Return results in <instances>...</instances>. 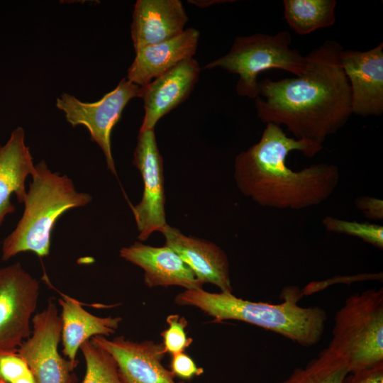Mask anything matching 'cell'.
Masks as SVG:
<instances>
[{"label": "cell", "mask_w": 383, "mask_h": 383, "mask_svg": "<svg viewBox=\"0 0 383 383\" xmlns=\"http://www.w3.org/2000/svg\"><path fill=\"white\" fill-rule=\"evenodd\" d=\"M199 38L197 30L187 28L175 38L140 48L135 52L126 79L141 87L146 86L179 63L192 58Z\"/></svg>", "instance_id": "17"}, {"label": "cell", "mask_w": 383, "mask_h": 383, "mask_svg": "<svg viewBox=\"0 0 383 383\" xmlns=\"http://www.w3.org/2000/svg\"><path fill=\"white\" fill-rule=\"evenodd\" d=\"M291 43V35L286 30L275 35L256 33L238 36L226 55L204 68L220 67L238 74V94L255 99L259 95L257 76L260 72L279 69L299 76L304 72L307 57L292 49Z\"/></svg>", "instance_id": "6"}, {"label": "cell", "mask_w": 383, "mask_h": 383, "mask_svg": "<svg viewBox=\"0 0 383 383\" xmlns=\"http://www.w3.org/2000/svg\"><path fill=\"white\" fill-rule=\"evenodd\" d=\"M166 322L168 326L160 333L166 353L184 352L193 342V339L187 335V320L178 314H171L167 317Z\"/></svg>", "instance_id": "24"}, {"label": "cell", "mask_w": 383, "mask_h": 383, "mask_svg": "<svg viewBox=\"0 0 383 383\" xmlns=\"http://www.w3.org/2000/svg\"><path fill=\"white\" fill-rule=\"evenodd\" d=\"M165 245L172 249L203 284L210 283L221 292H233L226 252L215 243L184 235L167 225L161 232Z\"/></svg>", "instance_id": "13"}, {"label": "cell", "mask_w": 383, "mask_h": 383, "mask_svg": "<svg viewBox=\"0 0 383 383\" xmlns=\"http://www.w3.org/2000/svg\"><path fill=\"white\" fill-rule=\"evenodd\" d=\"M335 0H284V17L299 35L331 26L335 22Z\"/></svg>", "instance_id": "20"}, {"label": "cell", "mask_w": 383, "mask_h": 383, "mask_svg": "<svg viewBox=\"0 0 383 383\" xmlns=\"http://www.w3.org/2000/svg\"><path fill=\"white\" fill-rule=\"evenodd\" d=\"M170 370L175 377L182 380H190L204 372V369L198 367L194 360L184 352L172 355Z\"/></svg>", "instance_id": "26"}, {"label": "cell", "mask_w": 383, "mask_h": 383, "mask_svg": "<svg viewBox=\"0 0 383 383\" xmlns=\"http://www.w3.org/2000/svg\"><path fill=\"white\" fill-rule=\"evenodd\" d=\"M342 50L338 43L326 40L306 55L300 75L258 82L255 100L262 122L284 125L294 138L323 145L353 113L350 85L339 59Z\"/></svg>", "instance_id": "1"}, {"label": "cell", "mask_w": 383, "mask_h": 383, "mask_svg": "<svg viewBox=\"0 0 383 383\" xmlns=\"http://www.w3.org/2000/svg\"><path fill=\"white\" fill-rule=\"evenodd\" d=\"M33 158L25 142V131L17 127L4 145H0V226L6 216L15 211L11 197L18 203L26 196V181L35 171Z\"/></svg>", "instance_id": "18"}, {"label": "cell", "mask_w": 383, "mask_h": 383, "mask_svg": "<svg viewBox=\"0 0 383 383\" xmlns=\"http://www.w3.org/2000/svg\"><path fill=\"white\" fill-rule=\"evenodd\" d=\"M31 374L17 350L0 351V383H12Z\"/></svg>", "instance_id": "25"}, {"label": "cell", "mask_w": 383, "mask_h": 383, "mask_svg": "<svg viewBox=\"0 0 383 383\" xmlns=\"http://www.w3.org/2000/svg\"><path fill=\"white\" fill-rule=\"evenodd\" d=\"M61 307L62 353L74 364L81 345L94 336L108 337L116 333L122 318L100 317L85 310L77 299L61 294L58 299Z\"/></svg>", "instance_id": "19"}, {"label": "cell", "mask_w": 383, "mask_h": 383, "mask_svg": "<svg viewBox=\"0 0 383 383\" xmlns=\"http://www.w3.org/2000/svg\"><path fill=\"white\" fill-rule=\"evenodd\" d=\"M187 21L179 0H138L131 26L135 52L180 35Z\"/></svg>", "instance_id": "16"}, {"label": "cell", "mask_w": 383, "mask_h": 383, "mask_svg": "<svg viewBox=\"0 0 383 383\" xmlns=\"http://www.w3.org/2000/svg\"><path fill=\"white\" fill-rule=\"evenodd\" d=\"M143 88L122 79L116 87L96 102H83L74 96L62 94L56 106L73 127L82 125L89 132L91 140L101 149L108 169L116 174L111 152V135L126 104L133 98L143 96Z\"/></svg>", "instance_id": "7"}, {"label": "cell", "mask_w": 383, "mask_h": 383, "mask_svg": "<svg viewBox=\"0 0 383 383\" xmlns=\"http://www.w3.org/2000/svg\"><path fill=\"white\" fill-rule=\"evenodd\" d=\"M356 208L370 220L382 221L383 219V201L376 197L362 196L355 201Z\"/></svg>", "instance_id": "27"}, {"label": "cell", "mask_w": 383, "mask_h": 383, "mask_svg": "<svg viewBox=\"0 0 383 383\" xmlns=\"http://www.w3.org/2000/svg\"><path fill=\"white\" fill-rule=\"evenodd\" d=\"M40 283L17 262L0 268V351L17 350L31 335Z\"/></svg>", "instance_id": "9"}, {"label": "cell", "mask_w": 383, "mask_h": 383, "mask_svg": "<svg viewBox=\"0 0 383 383\" xmlns=\"http://www.w3.org/2000/svg\"><path fill=\"white\" fill-rule=\"evenodd\" d=\"M343 383H383V364L370 369L349 373Z\"/></svg>", "instance_id": "28"}, {"label": "cell", "mask_w": 383, "mask_h": 383, "mask_svg": "<svg viewBox=\"0 0 383 383\" xmlns=\"http://www.w3.org/2000/svg\"><path fill=\"white\" fill-rule=\"evenodd\" d=\"M323 145L288 137L281 126L267 123L260 140L235 160L237 187L257 204L299 210L316 206L334 192L340 173L337 166L313 164L300 170L287 165L292 151L313 157Z\"/></svg>", "instance_id": "2"}, {"label": "cell", "mask_w": 383, "mask_h": 383, "mask_svg": "<svg viewBox=\"0 0 383 383\" xmlns=\"http://www.w3.org/2000/svg\"><path fill=\"white\" fill-rule=\"evenodd\" d=\"M340 65L348 80L353 113L362 116L383 113V43L360 52L343 49Z\"/></svg>", "instance_id": "12"}, {"label": "cell", "mask_w": 383, "mask_h": 383, "mask_svg": "<svg viewBox=\"0 0 383 383\" xmlns=\"http://www.w3.org/2000/svg\"><path fill=\"white\" fill-rule=\"evenodd\" d=\"M349 373L345 360L326 348L279 383H343Z\"/></svg>", "instance_id": "21"}, {"label": "cell", "mask_w": 383, "mask_h": 383, "mask_svg": "<svg viewBox=\"0 0 383 383\" xmlns=\"http://www.w3.org/2000/svg\"><path fill=\"white\" fill-rule=\"evenodd\" d=\"M120 256L144 271L148 287L179 286L186 290L203 289V283L170 247H153L135 242L122 248Z\"/></svg>", "instance_id": "15"}, {"label": "cell", "mask_w": 383, "mask_h": 383, "mask_svg": "<svg viewBox=\"0 0 383 383\" xmlns=\"http://www.w3.org/2000/svg\"><path fill=\"white\" fill-rule=\"evenodd\" d=\"M302 292L296 286L282 290L279 304L252 301L233 292L211 293L201 289L185 290L174 298L179 306H192L211 317V323L238 321L274 332L303 347L316 345L321 339L327 320L326 311L318 306L298 304Z\"/></svg>", "instance_id": "3"}, {"label": "cell", "mask_w": 383, "mask_h": 383, "mask_svg": "<svg viewBox=\"0 0 383 383\" xmlns=\"http://www.w3.org/2000/svg\"><path fill=\"white\" fill-rule=\"evenodd\" d=\"M31 335L17 352L27 363L35 383H77V364L60 355L62 321L52 299L45 309L34 315Z\"/></svg>", "instance_id": "8"}, {"label": "cell", "mask_w": 383, "mask_h": 383, "mask_svg": "<svg viewBox=\"0 0 383 383\" xmlns=\"http://www.w3.org/2000/svg\"><path fill=\"white\" fill-rule=\"evenodd\" d=\"M31 177L22 216L3 240V261L23 252H32L40 257L48 256L52 232L59 218L92 200L89 194L77 191L67 175L52 172L44 160L35 165Z\"/></svg>", "instance_id": "4"}, {"label": "cell", "mask_w": 383, "mask_h": 383, "mask_svg": "<svg viewBox=\"0 0 383 383\" xmlns=\"http://www.w3.org/2000/svg\"><path fill=\"white\" fill-rule=\"evenodd\" d=\"M86 371L82 383H124L113 357L91 339L80 347Z\"/></svg>", "instance_id": "22"}, {"label": "cell", "mask_w": 383, "mask_h": 383, "mask_svg": "<svg viewBox=\"0 0 383 383\" xmlns=\"http://www.w3.org/2000/svg\"><path fill=\"white\" fill-rule=\"evenodd\" d=\"M322 225L329 232L356 237L378 249H383V227L379 224L350 221L328 216L322 220Z\"/></svg>", "instance_id": "23"}, {"label": "cell", "mask_w": 383, "mask_h": 383, "mask_svg": "<svg viewBox=\"0 0 383 383\" xmlns=\"http://www.w3.org/2000/svg\"><path fill=\"white\" fill-rule=\"evenodd\" d=\"M12 383H35L32 374L21 377Z\"/></svg>", "instance_id": "29"}, {"label": "cell", "mask_w": 383, "mask_h": 383, "mask_svg": "<svg viewBox=\"0 0 383 383\" xmlns=\"http://www.w3.org/2000/svg\"><path fill=\"white\" fill-rule=\"evenodd\" d=\"M133 164L140 171L143 193L139 204L132 206L138 239L143 241L168 225L165 211L163 159L159 151L154 129L140 131Z\"/></svg>", "instance_id": "10"}, {"label": "cell", "mask_w": 383, "mask_h": 383, "mask_svg": "<svg viewBox=\"0 0 383 383\" xmlns=\"http://www.w3.org/2000/svg\"><path fill=\"white\" fill-rule=\"evenodd\" d=\"M91 340L113 357L124 383H186L176 382L174 374L162 364L166 354L162 343L133 341L123 335L111 340L96 335Z\"/></svg>", "instance_id": "11"}, {"label": "cell", "mask_w": 383, "mask_h": 383, "mask_svg": "<svg viewBox=\"0 0 383 383\" xmlns=\"http://www.w3.org/2000/svg\"><path fill=\"white\" fill-rule=\"evenodd\" d=\"M344 358L350 373L383 364V289L348 296L334 316L327 347Z\"/></svg>", "instance_id": "5"}, {"label": "cell", "mask_w": 383, "mask_h": 383, "mask_svg": "<svg viewBox=\"0 0 383 383\" xmlns=\"http://www.w3.org/2000/svg\"><path fill=\"white\" fill-rule=\"evenodd\" d=\"M199 72V63L192 57L143 87L145 115L140 131L154 129L162 116L184 101L197 82Z\"/></svg>", "instance_id": "14"}]
</instances>
